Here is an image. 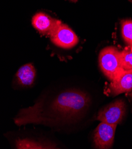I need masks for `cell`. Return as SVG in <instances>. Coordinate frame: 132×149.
I'll return each instance as SVG.
<instances>
[{
	"instance_id": "7a4b0ae2",
	"label": "cell",
	"mask_w": 132,
	"mask_h": 149,
	"mask_svg": "<svg viewBox=\"0 0 132 149\" xmlns=\"http://www.w3.org/2000/svg\"><path fill=\"white\" fill-rule=\"evenodd\" d=\"M99 65L102 72L111 81L124 70L121 51L114 47H107L100 51Z\"/></svg>"
},
{
	"instance_id": "8992f818",
	"label": "cell",
	"mask_w": 132,
	"mask_h": 149,
	"mask_svg": "<svg viewBox=\"0 0 132 149\" xmlns=\"http://www.w3.org/2000/svg\"><path fill=\"white\" fill-rule=\"evenodd\" d=\"M60 22V20L53 19L49 15L42 12L34 15L32 20V26L40 34L49 37Z\"/></svg>"
},
{
	"instance_id": "277c9868",
	"label": "cell",
	"mask_w": 132,
	"mask_h": 149,
	"mask_svg": "<svg viewBox=\"0 0 132 149\" xmlns=\"http://www.w3.org/2000/svg\"><path fill=\"white\" fill-rule=\"evenodd\" d=\"M50 38L56 46L63 49L72 48L77 45L79 42L76 34L61 22L57 25Z\"/></svg>"
},
{
	"instance_id": "8fae6325",
	"label": "cell",
	"mask_w": 132,
	"mask_h": 149,
	"mask_svg": "<svg viewBox=\"0 0 132 149\" xmlns=\"http://www.w3.org/2000/svg\"><path fill=\"white\" fill-rule=\"evenodd\" d=\"M68 1H71V2H73V3H76L78 0H68Z\"/></svg>"
},
{
	"instance_id": "3957f363",
	"label": "cell",
	"mask_w": 132,
	"mask_h": 149,
	"mask_svg": "<svg viewBox=\"0 0 132 149\" xmlns=\"http://www.w3.org/2000/svg\"><path fill=\"white\" fill-rule=\"evenodd\" d=\"M126 111L124 102L122 99L116 100L99 111L97 120L108 124L117 125L123 120Z\"/></svg>"
},
{
	"instance_id": "5b68a950",
	"label": "cell",
	"mask_w": 132,
	"mask_h": 149,
	"mask_svg": "<svg viewBox=\"0 0 132 149\" xmlns=\"http://www.w3.org/2000/svg\"><path fill=\"white\" fill-rule=\"evenodd\" d=\"M116 127V125L101 122L94 134L95 147L99 149L110 148L114 143Z\"/></svg>"
},
{
	"instance_id": "9c48e42d",
	"label": "cell",
	"mask_w": 132,
	"mask_h": 149,
	"mask_svg": "<svg viewBox=\"0 0 132 149\" xmlns=\"http://www.w3.org/2000/svg\"><path fill=\"white\" fill-rule=\"evenodd\" d=\"M122 34L124 40L132 47V20H123L121 23Z\"/></svg>"
},
{
	"instance_id": "52a82bcc",
	"label": "cell",
	"mask_w": 132,
	"mask_h": 149,
	"mask_svg": "<svg viewBox=\"0 0 132 149\" xmlns=\"http://www.w3.org/2000/svg\"><path fill=\"white\" fill-rule=\"evenodd\" d=\"M110 90L114 96L132 91V69L123 70L110 84Z\"/></svg>"
},
{
	"instance_id": "ba28073f",
	"label": "cell",
	"mask_w": 132,
	"mask_h": 149,
	"mask_svg": "<svg viewBox=\"0 0 132 149\" xmlns=\"http://www.w3.org/2000/svg\"><path fill=\"white\" fill-rule=\"evenodd\" d=\"M36 71L32 64H27L22 66L16 73L19 83L24 86H31L35 80Z\"/></svg>"
},
{
	"instance_id": "30bf717a",
	"label": "cell",
	"mask_w": 132,
	"mask_h": 149,
	"mask_svg": "<svg viewBox=\"0 0 132 149\" xmlns=\"http://www.w3.org/2000/svg\"><path fill=\"white\" fill-rule=\"evenodd\" d=\"M122 65L124 70L132 69V47L128 46L121 51Z\"/></svg>"
},
{
	"instance_id": "6da1fadb",
	"label": "cell",
	"mask_w": 132,
	"mask_h": 149,
	"mask_svg": "<svg viewBox=\"0 0 132 149\" xmlns=\"http://www.w3.org/2000/svg\"><path fill=\"white\" fill-rule=\"evenodd\" d=\"M90 98L81 91H69L58 95L51 105L52 110L63 117H73L83 112L89 105Z\"/></svg>"
}]
</instances>
